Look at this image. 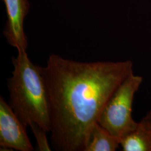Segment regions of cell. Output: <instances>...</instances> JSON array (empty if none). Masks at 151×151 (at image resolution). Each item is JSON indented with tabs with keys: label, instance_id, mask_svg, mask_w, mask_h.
<instances>
[{
	"label": "cell",
	"instance_id": "cell-1",
	"mask_svg": "<svg viewBox=\"0 0 151 151\" xmlns=\"http://www.w3.org/2000/svg\"><path fill=\"white\" fill-rule=\"evenodd\" d=\"M46 87L50 140L58 151H84L93 125L124 79L130 60L81 62L51 54L40 67Z\"/></svg>",
	"mask_w": 151,
	"mask_h": 151
},
{
	"label": "cell",
	"instance_id": "cell-2",
	"mask_svg": "<svg viewBox=\"0 0 151 151\" xmlns=\"http://www.w3.org/2000/svg\"><path fill=\"white\" fill-rule=\"evenodd\" d=\"M12 61L14 69L7 81L10 106L26 127L36 123L50 132L48 97L40 67L32 63L26 50L18 51Z\"/></svg>",
	"mask_w": 151,
	"mask_h": 151
},
{
	"label": "cell",
	"instance_id": "cell-3",
	"mask_svg": "<svg viewBox=\"0 0 151 151\" xmlns=\"http://www.w3.org/2000/svg\"><path fill=\"white\" fill-rule=\"evenodd\" d=\"M143 77L134 73L127 77L109 98L100 114L97 123L119 140L135 129L138 122L132 116L136 92Z\"/></svg>",
	"mask_w": 151,
	"mask_h": 151
},
{
	"label": "cell",
	"instance_id": "cell-4",
	"mask_svg": "<svg viewBox=\"0 0 151 151\" xmlns=\"http://www.w3.org/2000/svg\"><path fill=\"white\" fill-rule=\"evenodd\" d=\"M27 127L13 111L9 103L0 97V146L1 151L15 150H34L27 136Z\"/></svg>",
	"mask_w": 151,
	"mask_h": 151
},
{
	"label": "cell",
	"instance_id": "cell-5",
	"mask_svg": "<svg viewBox=\"0 0 151 151\" xmlns=\"http://www.w3.org/2000/svg\"><path fill=\"white\" fill-rule=\"evenodd\" d=\"M5 4L7 20L4 34L7 42L18 51L26 50L27 38L24 31V20L29 11L27 0H3Z\"/></svg>",
	"mask_w": 151,
	"mask_h": 151
},
{
	"label": "cell",
	"instance_id": "cell-6",
	"mask_svg": "<svg viewBox=\"0 0 151 151\" xmlns=\"http://www.w3.org/2000/svg\"><path fill=\"white\" fill-rule=\"evenodd\" d=\"M122 151H151V108L135 129L120 140Z\"/></svg>",
	"mask_w": 151,
	"mask_h": 151
},
{
	"label": "cell",
	"instance_id": "cell-7",
	"mask_svg": "<svg viewBox=\"0 0 151 151\" xmlns=\"http://www.w3.org/2000/svg\"><path fill=\"white\" fill-rule=\"evenodd\" d=\"M120 146V140L98 123L92 127L89 139L84 151H115Z\"/></svg>",
	"mask_w": 151,
	"mask_h": 151
},
{
	"label": "cell",
	"instance_id": "cell-8",
	"mask_svg": "<svg viewBox=\"0 0 151 151\" xmlns=\"http://www.w3.org/2000/svg\"><path fill=\"white\" fill-rule=\"evenodd\" d=\"M29 126L37 140L38 150L39 151H51V147L49 146L46 135L47 132L36 123H32Z\"/></svg>",
	"mask_w": 151,
	"mask_h": 151
}]
</instances>
